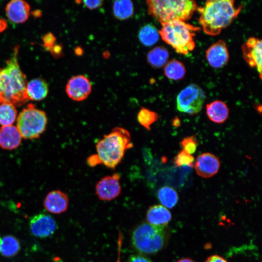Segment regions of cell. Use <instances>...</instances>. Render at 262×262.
Returning <instances> with one entry per match:
<instances>
[{"mask_svg":"<svg viewBox=\"0 0 262 262\" xmlns=\"http://www.w3.org/2000/svg\"><path fill=\"white\" fill-rule=\"evenodd\" d=\"M206 96L202 89L196 84H191L182 89L177 97V109L190 115L202 109Z\"/></svg>","mask_w":262,"mask_h":262,"instance_id":"cell-8","label":"cell"},{"mask_svg":"<svg viewBox=\"0 0 262 262\" xmlns=\"http://www.w3.org/2000/svg\"><path fill=\"white\" fill-rule=\"evenodd\" d=\"M171 218L170 212L162 205L150 206L147 212V223L156 227L164 228L170 221Z\"/></svg>","mask_w":262,"mask_h":262,"instance_id":"cell-18","label":"cell"},{"mask_svg":"<svg viewBox=\"0 0 262 262\" xmlns=\"http://www.w3.org/2000/svg\"><path fill=\"white\" fill-rule=\"evenodd\" d=\"M47 82L42 79L37 78L27 83L26 92L29 99L39 101L44 99L48 93Z\"/></svg>","mask_w":262,"mask_h":262,"instance_id":"cell-20","label":"cell"},{"mask_svg":"<svg viewBox=\"0 0 262 262\" xmlns=\"http://www.w3.org/2000/svg\"><path fill=\"white\" fill-rule=\"evenodd\" d=\"M205 262H228L223 257L217 255H213L207 258Z\"/></svg>","mask_w":262,"mask_h":262,"instance_id":"cell-35","label":"cell"},{"mask_svg":"<svg viewBox=\"0 0 262 262\" xmlns=\"http://www.w3.org/2000/svg\"><path fill=\"white\" fill-rule=\"evenodd\" d=\"M148 14L161 24L174 20L189 19L198 6L194 0H148Z\"/></svg>","mask_w":262,"mask_h":262,"instance_id":"cell-4","label":"cell"},{"mask_svg":"<svg viewBox=\"0 0 262 262\" xmlns=\"http://www.w3.org/2000/svg\"><path fill=\"white\" fill-rule=\"evenodd\" d=\"M177 262H195L189 258H183V259H181L179 260Z\"/></svg>","mask_w":262,"mask_h":262,"instance_id":"cell-38","label":"cell"},{"mask_svg":"<svg viewBox=\"0 0 262 262\" xmlns=\"http://www.w3.org/2000/svg\"><path fill=\"white\" fill-rule=\"evenodd\" d=\"M218 158L210 153H203L199 155L195 163L196 173L203 178H210L215 175L220 168Z\"/></svg>","mask_w":262,"mask_h":262,"instance_id":"cell-13","label":"cell"},{"mask_svg":"<svg viewBox=\"0 0 262 262\" xmlns=\"http://www.w3.org/2000/svg\"><path fill=\"white\" fill-rule=\"evenodd\" d=\"M7 27V23L5 19L0 18V33L4 31Z\"/></svg>","mask_w":262,"mask_h":262,"instance_id":"cell-37","label":"cell"},{"mask_svg":"<svg viewBox=\"0 0 262 262\" xmlns=\"http://www.w3.org/2000/svg\"><path fill=\"white\" fill-rule=\"evenodd\" d=\"M133 147L130 132L117 127L96 143L97 155L101 164L114 169L121 161L126 150Z\"/></svg>","mask_w":262,"mask_h":262,"instance_id":"cell-3","label":"cell"},{"mask_svg":"<svg viewBox=\"0 0 262 262\" xmlns=\"http://www.w3.org/2000/svg\"><path fill=\"white\" fill-rule=\"evenodd\" d=\"M159 32L151 24H147L140 30L138 37L141 43L146 46L155 44L159 39Z\"/></svg>","mask_w":262,"mask_h":262,"instance_id":"cell-25","label":"cell"},{"mask_svg":"<svg viewBox=\"0 0 262 262\" xmlns=\"http://www.w3.org/2000/svg\"><path fill=\"white\" fill-rule=\"evenodd\" d=\"M47 122L46 113L31 103L18 115L16 128L22 137L33 139L38 138L45 131Z\"/></svg>","mask_w":262,"mask_h":262,"instance_id":"cell-7","label":"cell"},{"mask_svg":"<svg viewBox=\"0 0 262 262\" xmlns=\"http://www.w3.org/2000/svg\"><path fill=\"white\" fill-rule=\"evenodd\" d=\"M30 10L28 3L21 0L10 1L6 7L7 16L15 23L25 22L29 17Z\"/></svg>","mask_w":262,"mask_h":262,"instance_id":"cell-16","label":"cell"},{"mask_svg":"<svg viewBox=\"0 0 262 262\" xmlns=\"http://www.w3.org/2000/svg\"><path fill=\"white\" fill-rule=\"evenodd\" d=\"M186 69L183 64L176 60H171L166 64L164 73L168 78L173 80H179L185 76Z\"/></svg>","mask_w":262,"mask_h":262,"instance_id":"cell-24","label":"cell"},{"mask_svg":"<svg viewBox=\"0 0 262 262\" xmlns=\"http://www.w3.org/2000/svg\"><path fill=\"white\" fill-rule=\"evenodd\" d=\"M206 57L209 65L214 68L224 66L229 59V53L226 42L219 40L206 51Z\"/></svg>","mask_w":262,"mask_h":262,"instance_id":"cell-14","label":"cell"},{"mask_svg":"<svg viewBox=\"0 0 262 262\" xmlns=\"http://www.w3.org/2000/svg\"><path fill=\"white\" fill-rule=\"evenodd\" d=\"M161 25L159 34L163 40L171 46L177 53L186 55L194 49V37L196 33L200 30L199 27L180 20H174Z\"/></svg>","mask_w":262,"mask_h":262,"instance_id":"cell-5","label":"cell"},{"mask_svg":"<svg viewBox=\"0 0 262 262\" xmlns=\"http://www.w3.org/2000/svg\"><path fill=\"white\" fill-rule=\"evenodd\" d=\"M128 262H152L149 259L140 255H132L131 256Z\"/></svg>","mask_w":262,"mask_h":262,"instance_id":"cell-34","label":"cell"},{"mask_svg":"<svg viewBox=\"0 0 262 262\" xmlns=\"http://www.w3.org/2000/svg\"><path fill=\"white\" fill-rule=\"evenodd\" d=\"M157 197L162 206L170 209L176 205L179 199L176 190L169 186L161 187L158 191Z\"/></svg>","mask_w":262,"mask_h":262,"instance_id":"cell-23","label":"cell"},{"mask_svg":"<svg viewBox=\"0 0 262 262\" xmlns=\"http://www.w3.org/2000/svg\"><path fill=\"white\" fill-rule=\"evenodd\" d=\"M32 234L39 238H46L52 235L55 231L57 224L50 215L39 213L32 217L29 222Z\"/></svg>","mask_w":262,"mask_h":262,"instance_id":"cell-11","label":"cell"},{"mask_svg":"<svg viewBox=\"0 0 262 262\" xmlns=\"http://www.w3.org/2000/svg\"><path fill=\"white\" fill-rule=\"evenodd\" d=\"M51 50L54 54L58 55L60 53L61 49L60 46L54 45Z\"/></svg>","mask_w":262,"mask_h":262,"instance_id":"cell-36","label":"cell"},{"mask_svg":"<svg viewBox=\"0 0 262 262\" xmlns=\"http://www.w3.org/2000/svg\"><path fill=\"white\" fill-rule=\"evenodd\" d=\"M87 163L88 165L91 167H94L98 164H101L97 154H94L90 156L87 158Z\"/></svg>","mask_w":262,"mask_h":262,"instance_id":"cell-33","label":"cell"},{"mask_svg":"<svg viewBox=\"0 0 262 262\" xmlns=\"http://www.w3.org/2000/svg\"><path fill=\"white\" fill-rule=\"evenodd\" d=\"M21 244L15 236L7 235L0 237V254L5 257H12L18 253Z\"/></svg>","mask_w":262,"mask_h":262,"instance_id":"cell-21","label":"cell"},{"mask_svg":"<svg viewBox=\"0 0 262 262\" xmlns=\"http://www.w3.org/2000/svg\"><path fill=\"white\" fill-rule=\"evenodd\" d=\"M84 4L88 8L90 9H96L100 7L103 3L102 0H84L83 1Z\"/></svg>","mask_w":262,"mask_h":262,"instance_id":"cell-32","label":"cell"},{"mask_svg":"<svg viewBox=\"0 0 262 262\" xmlns=\"http://www.w3.org/2000/svg\"><path fill=\"white\" fill-rule=\"evenodd\" d=\"M17 116L16 107L10 103L0 104V124L3 126L11 125Z\"/></svg>","mask_w":262,"mask_h":262,"instance_id":"cell-27","label":"cell"},{"mask_svg":"<svg viewBox=\"0 0 262 262\" xmlns=\"http://www.w3.org/2000/svg\"><path fill=\"white\" fill-rule=\"evenodd\" d=\"M18 51L19 47H16L5 66L0 68V104L20 106L29 100L26 92V77L18 63Z\"/></svg>","mask_w":262,"mask_h":262,"instance_id":"cell-1","label":"cell"},{"mask_svg":"<svg viewBox=\"0 0 262 262\" xmlns=\"http://www.w3.org/2000/svg\"><path fill=\"white\" fill-rule=\"evenodd\" d=\"M180 145L183 150L190 154L195 153L196 149L197 142L196 136H191L184 138L180 142Z\"/></svg>","mask_w":262,"mask_h":262,"instance_id":"cell-30","label":"cell"},{"mask_svg":"<svg viewBox=\"0 0 262 262\" xmlns=\"http://www.w3.org/2000/svg\"><path fill=\"white\" fill-rule=\"evenodd\" d=\"M68 204L69 200L66 194L60 190L49 192L43 202L46 210L53 214H61L65 212Z\"/></svg>","mask_w":262,"mask_h":262,"instance_id":"cell-15","label":"cell"},{"mask_svg":"<svg viewBox=\"0 0 262 262\" xmlns=\"http://www.w3.org/2000/svg\"><path fill=\"white\" fill-rule=\"evenodd\" d=\"M164 228L156 227L148 223L137 226L131 235L133 248L143 254H153L162 249L166 241Z\"/></svg>","mask_w":262,"mask_h":262,"instance_id":"cell-6","label":"cell"},{"mask_svg":"<svg viewBox=\"0 0 262 262\" xmlns=\"http://www.w3.org/2000/svg\"><path fill=\"white\" fill-rule=\"evenodd\" d=\"M120 175L115 173L112 175L101 178L96 184V194L101 200L110 201L121 193Z\"/></svg>","mask_w":262,"mask_h":262,"instance_id":"cell-9","label":"cell"},{"mask_svg":"<svg viewBox=\"0 0 262 262\" xmlns=\"http://www.w3.org/2000/svg\"><path fill=\"white\" fill-rule=\"evenodd\" d=\"M194 158L184 150L180 151L173 160L174 164L177 166L186 165L194 167Z\"/></svg>","mask_w":262,"mask_h":262,"instance_id":"cell-29","label":"cell"},{"mask_svg":"<svg viewBox=\"0 0 262 262\" xmlns=\"http://www.w3.org/2000/svg\"><path fill=\"white\" fill-rule=\"evenodd\" d=\"M262 44L261 39L250 37L242 47L244 59L249 66L257 69L261 79L262 70Z\"/></svg>","mask_w":262,"mask_h":262,"instance_id":"cell-10","label":"cell"},{"mask_svg":"<svg viewBox=\"0 0 262 262\" xmlns=\"http://www.w3.org/2000/svg\"><path fill=\"white\" fill-rule=\"evenodd\" d=\"M169 56V52L165 48L159 46L148 52L147 59L150 65L159 68L166 65Z\"/></svg>","mask_w":262,"mask_h":262,"instance_id":"cell-22","label":"cell"},{"mask_svg":"<svg viewBox=\"0 0 262 262\" xmlns=\"http://www.w3.org/2000/svg\"><path fill=\"white\" fill-rule=\"evenodd\" d=\"M206 113L213 122L221 124L228 118L229 110L227 104L220 100H215L206 105Z\"/></svg>","mask_w":262,"mask_h":262,"instance_id":"cell-19","label":"cell"},{"mask_svg":"<svg viewBox=\"0 0 262 262\" xmlns=\"http://www.w3.org/2000/svg\"><path fill=\"white\" fill-rule=\"evenodd\" d=\"M137 118L141 125L149 131L151 126L158 120L159 115L154 111L142 107L138 113Z\"/></svg>","mask_w":262,"mask_h":262,"instance_id":"cell-28","label":"cell"},{"mask_svg":"<svg viewBox=\"0 0 262 262\" xmlns=\"http://www.w3.org/2000/svg\"><path fill=\"white\" fill-rule=\"evenodd\" d=\"M44 46L49 50L51 49L56 40L55 37L51 33L46 34L43 37Z\"/></svg>","mask_w":262,"mask_h":262,"instance_id":"cell-31","label":"cell"},{"mask_svg":"<svg viewBox=\"0 0 262 262\" xmlns=\"http://www.w3.org/2000/svg\"><path fill=\"white\" fill-rule=\"evenodd\" d=\"M92 85L90 80L83 75H77L71 78L66 86V93L72 99L80 101L90 95Z\"/></svg>","mask_w":262,"mask_h":262,"instance_id":"cell-12","label":"cell"},{"mask_svg":"<svg viewBox=\"0 0 262 262\" xmlns=\"http://www.w3.org/2000/svg\"><path fill=\"white\" fill-rule=\"evenodd\" d=\"M242 5L237 7L232 0H214L206 1L198 7L199 21L204 32L210 35H217L237 16Z\"/></svg>","mask_w":262,"mask_h":262,"instance_id":"cell-2","label":"cell"},{"mask_svg":"<svg viewBox=\"0 0 262 262\" xmlns=\"http://www.w3.org/2000/svg\"><path fill=\"white\" fill-rule=\"evenodd\" d=\"M21 139V135L15 126H3L0 128V147L2 148L16 149L20 145Z\"/></svg>","mask_w":262,"mask_h":262,"instance_id":"cell-17","label":"cell"},{"mask_svg":"<svg viewBox=\"0 0 262 262\" xmlns=\"http://www.w3.org/2000/svg\"><path fill=\"white\" fill-rule=\"evenodd\" d=\"M113 12L117 19H126L133 14V4L131 1L128 0H116L114 3Z\"/></svg>","mask_w":262,"mask_h":262,"instance_id":"cell-26","label":"cell"}]
</instances>
